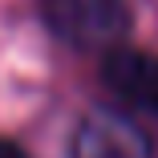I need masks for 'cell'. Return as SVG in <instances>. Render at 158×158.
I'll return each mask as SVG.
<instances>
[{
  "instance_id": "obj_1",
  "label": "cell",
  "mask_w": 158,
  "mask_h": 158,
  "mask_svg": "<svg viewBox=\"0 0 158 158\" xmlns=\"http://www.w3.org/2000/svg\"><path fill=\"white\" fill-rule=\"evenodd\" d=\"M45 28L73 49L106 53L130 33V0H37Z\"/></svg>"
},
{
  "instance_id": "obj_2",
  "label": "cell",
  "mask_w": 158,
  "mask_h": 158,
  "mask_svg": "<svg viewBox=\"0 0 158 158\" xmlns=\"http://www.w3.org/2000/svg\"><path fill=\"white\" fill-rule=\"evenodd\" d=\"M69 158H154V142L122 110H93L69 138Z\"/></svg>"
},
{
  "instance_id": "obj_3",
  "label": "cell",
  "mask_w": 158,
  "mask_h": 158,
  "mask_svg": "<svg viewBox=\"0 0 158 158\" xmlns=\"http://www.w3.org/2000/svg\"><path fill=\"white\" fill-rule=\"evenodd\" d=\"M102 81L130 110L158 114V57L138 49H114L102 65Z\"/></svg>"
},
{
  "instance_id": "obj_4",
  "label": "cell",
  "mask_w": 158,
  "mask_h": 158,
  "mask_svg": "<svg viewBox=\"0 0 158 158\" xmlns=\"http://www.w3.org/2000/svg\"><path fill=\"white\" fill-rule=\"evenodd\" d=\"M0 158H28V150L12 138H0Z\"/></svg>"
}]
</instances>
